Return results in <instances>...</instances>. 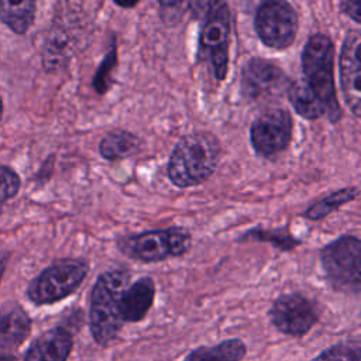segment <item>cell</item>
I'll use <instances>...</instances> for the list:
<instances>
[{
  "mask_svg": "<svg viewBox=\"0 0 361 361\" xmlns=\"http://www.w3.org/2000/svg\"><path fill=\"white\" fill-rule=\"evenodd\" d=\"M221 158L220 140L209 131L185 134L175 144L166 175L178 189H188L209 180L216 172Z\"/></svg>",
  "mask_w": 361,
  "mask_h": 361,
  "instance_id": "6da1fadb",
  "label": "cell"
},
{
  "mask_svg": "<svg viewBox=\"0 0 361 361\" xmlns=\"http://www.w3.org/2000/svg\"><path fill=\"white\" fill-rule=\"evenodd\" d=\"M336 48L330 35L312 34L300 55L302 85L320 102L326 110V118L336 124L343 118V110L337 99L334 79Z\"/></svg>",
  "mask_w": 361,
  "mask_h": 361,
  "instance_id": "7a4b0ae2",
  "label": "cell"
},
{
  "mask_svg": "<svg viewBox=\"0 0 361 361\" xmlns=\"http://www.w3.org/2000/svg\"><path fill=\"white\" fill-rule=\"evenodd\" d=\"M131 283V272L126 268L102 272L90 290L89 329L99 345H107L118 336L123 322L118 314V300Z\"/></svg>",
  "mask_w": 361,
  "mask_h": 361,
  "instance_id": "3957f363",
  "label": "cell"
},
{
  "mask_svg": "<svg viewBox=\"0 0 361 361\" xmlns=\"http://www.w3.org/2000/svg\"><path fill=\"white\" fill-rule=\"evenodd\" d=\"M197 41V59L210 66L220 83L227 78L231 38V10L226 1H204Z\"/></svg>",
  "mask_w": 361,
  "mask_h": 361,
  "instance_id": "277c9868",
  "label": "cell"
},
{
  "mask_svg": "<svg viewBox=\"0 0 361 361\" xmlns=\"http://www.w3.org/2000/svg\"><path fill=\"white\" fill-rule=\"evenodd\" d=\"M117 245L127 257L142 264H152L188 254L192 248V234L188 228L179 226L152 228L131 235H123L118 238Z\"/></svg>",
  "mask_w": 361,
  "mask_h": 361,
  "instance_id": "5b68a950",
  "label": "cell"
},
{
  "mask_svg": "<svg viewBox=\"0 0 361 361\" xmlns=\"http://www.w3.org/2000/svg\"><path fill=\"white\" fill-rule=\"evenodd\" d=\"M320 264L327 283L337 292L358 295L361 289V241L344 234L323 245Z\"/></svg>",
  "mask_w": 361,
  "mask_h": 361,
  "instance_id": "8992f818",
  "label": "cell"
},
{
  "mask_svg": "<svg viewBox=\"0 0 361 361\" xmlns=\"http://www.w3.org/2000/svg\"><path fill=\"white\" fill-rule=\"evenodd\" d=\"M90 265L83 258H63L45 268L27 288L35 305H52L71 296L86 279Z\"/></svg>",
  "mask_w": 361,
  "mask_h": 361,
  "instance_id": "52a82bcc",
  "label": "cell"
},
{
  "mask_svg": "<svg viewBox=\"0 0 361 361\" xmlns=\"http://www.w3.org/2000/svg\"><path fill=\"white\" fill-rule=\"evenodd\" d=\"M254 30L267 48L275 51L288 49L298 35V11L285 0L264 1L254 14Z\"/></svg>",
  "mask_w": 361,
  "mask_h": 361,
  "instance_id": "ba28073f",
  "label": "cell"
},
{
  "mask_svg": "<svg viewBox=\"0 0 361 361\" xmlns=\"http://www.w3.org/2000/svg\"><path fill=\"white\" fill-rule=\"evenodd\" d=\"M292 79L275 62L252 56L241 69L240 92L250 103L271 102L288 93Z\"/></svg>",
  "mask_w": 361,
  "mask_h": 361,
  "instance_id": "9c48e42d",
  "label": "cell"
},
{
  "mask_svg": "<svg viewBox=\"0 0 361 361\" xmlns=\"http://www.w3.org/2000/svg\"><path fill=\"white\" fill-rule=\"evenodd\" d=\"M293 138V118L283 107H271L258 114L250 126V142L254 152L274 159L288 149Z\"/></svg>",
  "mask_w": 361,
  "mask_h": 361,
  "instance_id": "30bf717a",
  "label": "cell"
},
{
  "mask_svg": "<svg viewBox=\"0 0 361 361\" xmlns=\"http://www.w3.org/2000/svg\"><path fill=\"white\" fill-rule=\"evenodd\" d=\"M271 324L282 334L303 337L319 322V309L314 300L299 292L282 293L268 310Z\"/></svg>",
  "mask_w": 361,
  "mask_h": 361,
  "instance_id": "8fae6325",
  "label": "cell"
},
{
  "mask_svg": "<svg viewBox=\"0 0 361 361\" xmlns=\"http://www.w3.org/2000/svg\"><path fill=\"white\" fill-rule=\"evenodd\" d=\"M361 32L360 30H351L345 34L340 56V89L345 106L350 109L353 116L360 117L361 114V87H360V68H361Z\"/></svg>",
  "mask_w": 361,
  "mask_h": 361,
  "instance_id": "7c38bea8",
  "label": "cell"
},
{
  "mask_svg": "<svg viewBox=\"0 0 361 361\" xmlns=\"http://www.w3.org/2000/svg\"><path fill=\"white\" fill-rule=\"evenodd\" d=\"M155 293L157 286L151 276H141L135 282H131L118 300V314L121 322H141L152 307Z\"/></svg>",
  "mask_w": 361,
  "mask_h": 361,
  "instance_id": "4fadbf2b",
  "label": "cell"
},
{
  "mask_svg": "<svg viewBox=\"0 0 361 361\" xmlns=\"http://www.w3.org/2000/svg\"><path fill=\"white\" fill-rule=\"evenodd\" d=\"M72 347V334L65 327H54L35 338L24 361H66Z\"/></svg>",
  "mask_w": 361,
  "mask_h": 361,
  "instance_id": "5bb4252c",
  "label": "cell"
},
{
  "mask_svg": "<svg viewBox=\"0 0 361 361\" xmlns=\"http://www.w3.org/2000/svg\"><path fill=\"white\" fill-rule=\"evenodd\" d=\"M142 148V141L140 137L127 130H113L109 131L99 141V154L103 159L109 162L121 161L138 154Z\"/></svg>",
  "mask_w": 361,
  "mask_h": 361,
  "instance_id": "9a60e30c",
  "label": "cell"
},
{
  "mask_svg": "<svg viewBox=\"0 0 361 361\" xmlns=\"http://www.w3.org/2000/svg\"><path fill=\"white\" fill-rule=\"evenodd\" d=\"M247 345L240 338L223 340L214 345H200L190 350L183 361H243Z\"/></svg>",
  "mask_w": 361,
  "mask_h": 361,
  "instance_id": "2e32d148",
  "label": "cell"
},
{
  "mask_svg": "<svg viewBox=\"0 0 361 361\" xmlns=\"http://www.w3.org/2000/svg\"><path fill=\"white\" fill-rule=\"evenodd\" d=\"M358 196V188L357 186H348L338 190H334L316 202H313L306 210L302 212V217L310 221H319L329 214L338 210L341 206L355 200Z\"/></svg>",
  "mask_w": 361,
  "mask_h": 361,
  "instance_id": "e0dca14e",
  "label": "cell"
},
{
  "mask_svg": "<svg viewBox=\"0 0 361 361\" xmlns=\"http://www.w3.org/2000/svg\"><path fill=\"white\" fill-rule=\"evenodd\" d=\"M35 1L0 0V20L16 34L23 35L32 25L35 18Z\"/></svg>",
  "mask_w": 361,
  "mask_h": 361,
  "instance_id": "ac0fdd59",
  "label": "cell"
},
{
  "mask_svg": "<svg viewBox=\"0 0 361 361\" xmlns=\"http://www.w3.org/2000/svg\"><path fill=\"white\" fill-rule=\"evenodd\" d=\"M31 322L27 313L17 307L0 317V348L18 345L30 333Z\"/></svg>",
  "mask_w": 361,
  "mask_h": 361,
  "instance_id": "d6986e66",
  "label": "cell"
},
{
  "mask_svg": "<svg viewBox=\"0 0 361 361\" xmlns=\"http://www.w3.org/2000/svg\"><path fill=\"white\" fill-rule=\"evenodd\" d=\"M288 100L298 116H300L305 120L314 121L322 117H326V110L320 104V102L302 85V82L292 80L289 89H288Z\"/></svg>",
  "mask_w": 361,
  "mask_h": 361,
  "instance_id": "ffe728a7",
  "label": "cell"
},
{
  "mask_svg": "<svg viewBox=\"0 0 361 361\" xmlns=\"http://www.w3.org/2000/svg\"><path fill=\"white\" fill-rule=\"evenodd\" d=\"M240 243L243 241H259V243H268L272 247L281 250V251H292L296 247L302 244V240L292 235L288 228L276 227V228H262V227H254L245 231L240 238Z\"/></svg>",
  "mask_w": 361,
  "mask_h": 361,
  "instance_id": "44dd1931",
  "label": "cell"
},
{
  "mask_svg": "<svg viewBox=\"0 0 361 361\" xmlns=\"http://www.w3.org/2000/svg\"><path fill=\"white\" fill-rule=\"evenodd\" d=\"M117 62H118L117 41H116V35H111L109 51L104 54V58L99 63L92 80V86L97 94H106L113 86L114 83L113 76L117 69Z\"/></svg>",
  "mask_w": 361,
  "mask_h": 361,
  "instance_id": "7402d4cb",
  "label": "cell"
},
{
  "mask_svg": "<svg viewBox=\"0 0 361 361\" xmlns=\"http://www.w3.org/2000/svg\"><path fill=\"white\" fill-rule=\"evenodd\" d=\"M310 361H360V353L357 347L350 344H334Z\"/></svg>",
  "mask_w": 361,
  "mask_h": 361,
  "instance_id": "603a6c76",
  "label": "cell"
},
{
  "mask_svg": "<svg viewBox=\"0 0 361 361\" xmlns=\"http://www.w3.org/2000/svg\"><path fill=\"white\" fill-rule=\"evenodd\" d=\"M20 185L18 175L13 169L0 165V209L3 203L18 193Z\"/></svg>",
  "mask_w": 361,
  "mask_h": 361,
  "instance_id": "cb8c5ba5",
  "label": "cell"
},
{
  "mask_svg": "<svg viewBox=\"0 0 361 361\" xmlns=\"http://www.w3.org/2000/svg\"><path fill=\"white\" fill-rule=\"evenodd\" d=\"M338 10L341 14L351 18L354 23H361V4L358 1H340Z\"/></svg>",
  "mask_w": 361,
  "mask_h": 361,
  "instance_id": "d4e9b609",
  "label": "cell"
},
{
  "mask_svg": "<svg viewBox=\"0 0 361 361\" xmlns=\"http://www.w3.org/2000/svg\"><path fill=\"white\" fill-rule=\"evenodd\" d=\"M114 4L117 6V7H120V8H133V7H135L138 3L137 1H133V3H121V1H114Z\"/></svg>",
  "mask_w": 361,
  "mask_h": 361,
  "instance_id": "484cf974",
  "label": "cell"
},
{
  "mask_svg": "<svg viewBox=\"0 0 361 361\" xmlns=\"http://www.w3.org/2000/svg\"><path fill=\"white\" fill-rule=\"evenodd\" d=\"M4 269H6V261H4V259H0V281H1V278H3Z\"/></svg>",
  "mask_w": 361,
  "mask_h": 361,
  "instance_id": "4316f807",
  "label": "cell"
},
{
  "mask_svg": "<svg viewBox=\"0 0 361 361\" xmlns=\"http://www.w3.org/2000/svg\"><path fill=\"white\" fill-rule=\"evenodd\" d=\"M1 116H3V102L0 99V120H1Z\"/></svg>",
  "mask_w": 361,
  "mask_h": 361,
  "instance_id": "83f0119b",
  "label": "cell"
}]
</instances>
